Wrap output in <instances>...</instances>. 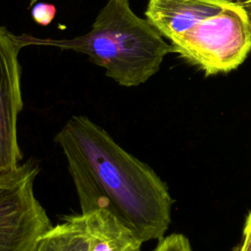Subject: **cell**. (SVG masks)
I'll use <instances>...</instances> for the list:
<instances>
[{
	"label": "cell",
	"instance_id": "30bf717a",
	"mask_svg": "<svg viewBox=\"0 0 251 251\" xmlns=\"http://www.w3.org/2000/svg\"><path fill=\"white\" fill-rule=\"evenodd\" d=\"M232 251H251V211L248 213L245 220L242 239Z\"/></svg>",
	"mask_w": 251,
	"mask_h": 251
},
{
	"label": "cell",
	"instance_id": "7c38bea8",
	"mask_svg": "<svg viewBox=\"0 0 251 251\" xmlns=\"http://www.w3.org/2000/svg\"><path fill=\"white\" fill-rule=\"evenodd\" d=\"M37 1H38V0H29V5L32 6V5H34Z\"/></svg>",
	"mask_w": 251,
	"mask_h": 251
},
{
	"label": "cell",
	"instance_id": "8fae6325",
	"mask_svg": "<svg viewBox=\"0 0 251 251\" xmlns=\"http://www.w3.org/2000/svg\"><path fill=\"white\" fill-rule=\"evenodd\" d=\"M248 12V15L250 17V20H251V0L250 1H246V2H243V3H240Z\"/></svg>",
	"mask_w": 251,
	"mask_h": 251
},
{
	"label": "cell",
	"instance_id": "277c9868",
	"mask_svg": "<svg viewBox=\"0 0 251 251\" xmlns=\"http://www.w3.org/2000/svg\"><path fill=\"white\" fill-rule=\"evenodd\" d=\"M39 167L33 161L0 176V251H30L51 222L34 194Z\"/></svg>",
	"mask_w": 251,
	"mask_h": 251
},
{
	"label": "cell",
	"instance_id": "ba28073f",
	"mask_svg": "<svg viewBox=\"0 0 251 251\" xmlns=\"http://www.w3.org/2000/svg\"><path fill=\"white\" fill-rule=\"evenodd\" d=\"M153 251H192L188 239L181 233H173L159 240Z\"/></svg>",
	"mask_w": 251,
	"mask_h": 251
},
{
	"label": "cell",
	"instance_id": "9c48e42d",
	"mask_svg": "<svg viewBox=\"0 0 251 251\" xmlns=\"http://www.w3.org/2000/svg\"><path fill=\"white\" fill-rule=\"evenodd\" d=\"M56 7L48 3H35L31 10L33 21L40 25H48L55 18Z\"/></svg>",
	"mask_w": 251,
	"mask_h": 251
},
{
	"label": "cell",
	"instance_id": "3957f363",
	"mask_svg": "<svg viewBox=\"0 0 251 251\" xmlns=\"http://www.w3.org/2000/svg\"><path fill=\"white\" fill-rule=\"evenodd\" d=\"M27 45H51L88 56L106 75L122 86H138L160 69L164 57L174 52L161 33L130 8L129 0H108L90 30L71 39L26 36Z\"/></svg>",
	"mask_w": 251,
	"mask_h": 251
},
{
	"label": "cell",
	"instance_id": "6da1fadb",
	"mask_svg": "<svg viewBox=\"0 0 251 251\" xmlns=\"http://www.w3.org/2000/svg\"><path fill=\"white\" fill-rule=\"evenodd\" d=\"M54 140L67 159L82 215L105 210L142 243L164 237L173 201L148 165L82 115L71 117Z\"/></svg>",
	"mask_w": 251,
	"mask_h": 251
},
{
	"label": "cell",
	"instance_id": "5b68a950",
	"mask_svg": "<svg viewBox=\"0 0 251 251\" xmlns=\"http://www.w3.org/2000/svg\"><path fill=\"white\" fill-rule=\"evenodd\" d=\"M26 45V35L0 25V176L17 169L23 159L17 133L23 108L19 53Z\"/></svg>",
	"mask_w": 251,
	"mask_h": 251
},
{
	"label": "cell",
	"instance_id": "8992f818",
	"mask_svg": "<svg viewBox=\"0 0 251 251\" xmlns=\"http://www.w3.org/2000/svg\"><path fill=\"white\" fill-rule=\"evenodd\" d=\"M83 217L87 251H140L142 242L109 212L97 210Z\"/></svg>",
	"mask_w": 251,
	"mask_h": 251
},
{
	"label": "cell",
	"instance_id": "52a82bcc",
	"mask_svg": "<svg viewBox=\"0 0 251 251\" xmlns=\"http://www.w3.org/2000/svg\"><path fill=\"white\" fill-rule=\"evenodd\" d=\"M88 238L84 217L71 215L41 234L30 251H87Z\"/></svg>",
	"mask_w": 251,
	"mask_h": 251
},
{
	"label": "cell",
	"instance_id": "7a4b0ae2",
	"mask_svg": "<svg viewBox=\"0 0 251 251\" xmlns=\"http://www.w3.org/2000/svg\"><path fill=\"white\" fill-rule=\"evenodd\" d=\"M146 19L205 75L237 69L251 52V20L232 0H148Z\"/></svg>",
	"mask_w": 251,
	"mask_h": 251
},
{
	"label": "cell",
	"instance_id": "4fadbf2b",
	"mask_svg": "<svg viewBox=\"0 0 251 251\" xmlns=\"http://www.w3.org/2000/svg\"><path fill=\"white\" fill-rule=\"evenodd\" d=\"M232 1H235V2H238V3H243V2H246V1H250V0H232Z\"/></svg>",
	"mask_w": 251,
	"mask_h": 251
}]
</instances>
